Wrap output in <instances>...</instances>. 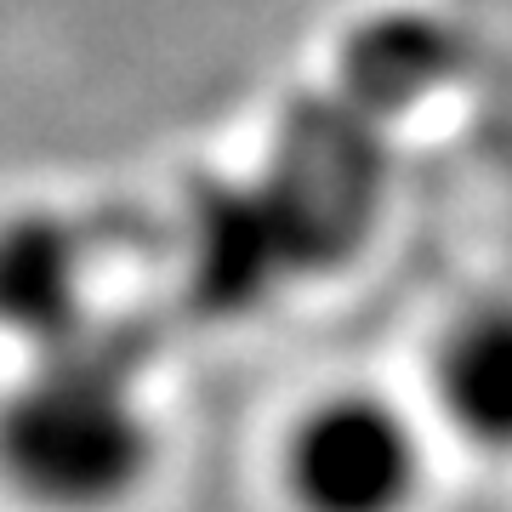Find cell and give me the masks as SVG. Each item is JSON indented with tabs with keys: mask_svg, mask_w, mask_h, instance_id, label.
Returning <instances> with one entry per match:
<instances>
[{
	"mask_svg": "<svg viewBox=\"0 0 512 512\" xmlns=\"http://www.w3.org/2000/svg\"><path fill=\"white\" fill-rule=\"evenodd\" d=\"M160 433L114 353H40L0 393V484L40 512H120L148 484Z\"/></svg>",
	"mask_w": 512,
	"mask_h": 512,
	"instance_id": "1",
	"label": "cell"
},
{
	"mask_svg": "<svg viewBox=\"0 0 512 512\" xmlns=\"http://www.w3.org/2000/svg\"><path fill=\"white\" fill-rule=\"evenodd\" d=\"M86 325V239L57 211L0 217V330L52 353Z\"/></svg>",
	"mask_w": 512,
	"mask_h": 512,
	"instance_id": "4",
	"label": "cell"
},
{
	"mask_svg": "<svg viewBox=\"0 0 512 512\" xmlns=\"http://www.w3.org/2000/svg\"><path fill=\"white\" fill-rule=\"evenodd\" d=\"M433 399L461 444L512 456V296L467 308L439 336Z\"/></svg>",
	"mask_w": 512,
	"mask_h": 512,
	"instance_id": "5",
	"label": "cell"
},
{
	"mask_svg": "<svg viewBox=\"0 0 512 512\" xmlns=\"http://www.w3.org/2000/svg\"><path fill=\"white\" fill-rule=\"evenodd\" d=\"M370 194H376V165L370 148L353 137L342 114H302L291 120L285 154H279V177L262 188V200L274 211L279 234L291 256H330L348 245L370 217Z\"/></svg>",
	"mask_w": 512,
	"mask_h": 512,
	"instance_id": "3",
	"label": "cell"
},
{
	"mask_svg": "<svg viewBox=\"0 0 512 512\" xmlns=\"http://www.w3.org/2000/svg\"><path fill=\"white\" fill-rule=\"evenodd\" d=\"M279 484L296 512H410L427 484V450L393 399L336 387L291 421Z\"/></svg>",
	"mask_w": 512,
	"mask_h": 512,
	"instance_id": "2",
	"label": "cell"
}]
</instances>
